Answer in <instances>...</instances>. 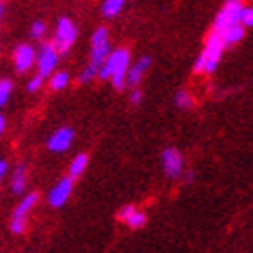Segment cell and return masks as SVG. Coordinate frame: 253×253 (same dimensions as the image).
<instances>
[{
  "label": "cell",
  "mask_w": 253,
  "mask_h": 253,
  "mask_svg": "<svg viewBox=\"0 0 253 253\" xmlns=\"http://www.w3.org/2000/svg\"><path fill=\"white\" fill-rule=\"evenodd\" d=\"M128 58H130V53L126 49H118L112 54H109L105 60V63L100 67L98 71V76L101 80L112 78V84L118 90H122L125 87V76H126V69H128Z\"/></svg>",
  "instance_id": "obj_1"
},
{
  "label": "cell",
  "mask_w": 253,
  "mask_h": 253,
  "mask_svg": "<svg viewBox=\"0 0 253 253\" xmlns=\"http://www.w3.org/2000/svg\"><path fill=\"white\" fill-rule=\"evenodd\" d=\"M241 11H243L241 0H226V4L222 5L221 13L215 18V33H222L228 27L237 26L241 20Z\"/></svg>",
  "instance_id": "obj_2"
},
{
  "label": "cell",
  "mask_w": 253,
  "mask_h": 253,
  "mask_svg": "<svg viewBox=\"0 0 253 253\" xmlns=\"http://www.w3.org/2000/svg\"><path fill=\"white\" fill-rule=\"evenodd\" d=\"M107 56H109V35H107V29L100 27L92 37V56H90L89 67L98 73Z\"/></svg>",
  "instance_id": "obj_3"
},
{
  "label": "cell",
  "mask_w": 253,
  "mask_h": 253,
  "mask_svg": "<svg viewBox=\"0 0 253 253\" xmlns=\"http://www.w3.org/2000/svg\"><path fill=\"white\" fill-rule=\"evenodd\" d=\"M222 49H224V43H222V38L219 33H211L208 37V43H206L205 53L201 54L205 58V73H213L217 67V63L221 60Z\"/></svg>",
  "instance_id": "obj_4"
},
{
  "label": "cell",
  "mask_w": 253,
  "mask_h": 253,
  "mask_svg": "<svg viewBox=\"0 0 253 253\" xmlns=\"http://www.w3.org/2000/svg\"><path fill=\"white\" fill-rule=\"evenodd\" d=\"M76 40V27L73 26V22L69 18H60L58 22V29H56V37H54V49L56 53L63 54L67 53L71 45Z\"/></svg>",
  "instance_id": "obj_5"
},
{
  "label": "cell",
  "mask_w": 253,
  "mask_h": 253,
  "mask_svg": "<svg viewBox=\"0 0 253 253\" xmlns=\"http://www.w3.org/2000/svg\"><path fill=\"white\" fill-rule=\"evenodd\" d=\"M38 203V194H29L26 195L18 208L15 210L13 217H11V230L15 233H24L27 224V213L31 211V208Z\"/></svg>",
  "instance_id": "obj_6"
},
{
  "label": "cell",
  "mask_w": 253,
  "mask_h": 253,
  "mask_svg": "<svg viewBox=\"0 0 253 253\" xmlns=\"http://www.w3.org/2000/svg\"><path fill=\"white\" fill-rule=\"evenodd\" d=\"M163 167L169 177H179L183 170V158L175 148H167L163 152Z\"/></svg>",
  "instance_id": "obj_7"
},
{
  "label": "cell",
  "mask_w": 253,
  "mask_h": 253,
  "mask_svg": "<svg viewBox=\"0 0 253 253\" xmlns=\"http://www.w3.org/2000/svg\"><path fill=\"white\" fill-rule=\"evenodd\" d=\"M56 58H58V53L54 49L53 43H45L40 51V56H38V69H40V76H47L51 71L56 65Z\"/></svg>",
  "instance_id": "obj_8"
},
{
  "label": "cell",
  "mask_w": 253,
  "mask_h": 253,
  "mask_svg": "<svg viewBox=\"0 0 253 253\" xmlns=\"http://www.w3.org/2000/svg\"><path fill=\"white\" fill-rule=\"evenodd\" d=\"M71 190H73V179L71 177H65V179H60V183L51 190L49 194V203L54 206V208H60V206L65 205V201L69 199L71 195Z\"/></svg>",
  "instance_id": "obj_9"
},
{
  "label": "cell",
  "mask_w": 253,
  "mask_h": 253,
  "mask_svg": "<svg viewBox=\"0 0 253 253\" xmlns=\"http://www.w3.org/2000/svg\"><path fill=\"white\" fill-rule=\"evenodd\" d=\"M74 137V132L71 130V128H60V130H56L51 136V139H49L47 147L49 150H53V152H63V150H67L69 147H71V141H73Z\"/></svg>",
  "instance_id": "obj_10"
},
{
  "label": "cell",
  "mask_w": 253,
  "mask_h": 253,
  "mask_svg": "<svg viewBox=\"0 0 253 253\" xmlns=\"http://www.w3.org/2000/svg\"><path fill=\"white\" fill-rule=\"evenodd\" d=\"M33 62H35V51H33L31 45H26L22 43L18 45L15 51V65L20 73H26L27 69L31 67Z\"/></svg>",
  "instance_id": "obj_11"
},
{
  "label": "cell",
  "mask_w": 253,
  "mask_h": 253,
  "mask_svg": "<svg viewBox=\"0 0 253 253\" xmlns=\"http://www.w3.org/2000/svg\"><path fill=\"white\" fill-rule=\"evenodd\" d=\"M148 65H150V58H148V56H145V58L139 60V62H137L136 65L128 71V74L125 76V85H130V87H134V85L139 84V80H141L143 73L148 69Z\"/></svg>",
  "instance_id": "obj_12"
},
{
  "label": "cell",
  "mask_w": 253,
  "mask_h": 253,
  "mask_svg": "<svg viewBox=\"0 0 253 253\" xmlns=\"http://www.w3.org/2000/svg\"><path fill=\"white\" fill-rule=\"evenodd\" d=\"M219 35H221V38H222V43L230 47V45H233V43H237L243 40L244 27L237 24V26H232V27H228V29H224V31L219 33Z\"/></svg>",
  "instance_id": "obj_13"
},
{
  "label": "cell",
  "mask_w": 253,
  "mask_h": 253,
  "mask_svg": "<svg viewBox=\"0 0 253 253\" xmlns=\"http://www.w3.org/2000/svg\"><path fill=\"white\" fill-rule=\"evenodd\" d=\"M87 163H89V158H87L85 154L76 156L74 161H73V165H71V179H76V177H80V175L84 174Z\"/></svg>",
  "instance_id": "obj_14"
},
{
  "label": "cell",
  "mask_w": 253,
  "mask_h": 253,
  "mask_svg": "<svg viewBox=\"0 0 253 253\" xmlns=\"http://www.w3.org/2000/svg\"><path fill=\"white\" fill-rule=\"evenodd\" d=\"M15 194H22L24 188H26V167H18L15 170V175H13V185H11Z\"/></svg>",
  "instance_id": "obj_15"
},
{
  "label": "cell",
  "mask_w": 253,
  "mask_h": 253,
  "mask_svg": "<svg viewBox=\"0 0 253 253\" xmlns=\"http://www.w3.org/2000/svg\"><path fill=\"white\" fill-rule=\"evenodd\" d=\"M123 4H125V0H105V2H103V7H101V11H103V15L111 18V16L118 15V13L122 11Z\"/></svg>",
  "instance_id": "obj_16"
},
{
  "label": "cell",
  "mask_w": 253,
  "mask_h": 253,
  "mask_svg": "<svg viewBox=\"0 0 253 253\" xmlns=\"http://www.w3.org/2000/svg\"><path fill=\"white\" fill-rule=\"evenodd\" d=\"M125 222L128 224L130 228H141L145 222H147V217H145V213H141V211H134L132 215H128L125 219Z\"/></svg>",
  "instance_id": "obj_17"
},
{
  "label": "cell",
  "mask_w": 253,
  "mask_h": 253,
  "mask_svg": "<svg viewBox=\"0 0 253 253\" xmlns=\"http://www.w3.org/2000/svg\"><path fill=\"white\" fill-rule=\"evenodd\" d=\"M67 84H69V74L67 73H58V74H54L53 80H51V89L60 90V89H63Z\"/></svg>",
  "instance_id": "obj_18"
},
{
  "label": "cell",
  "mask_w": 253,
  "mask_h": 253,
  "mask_svg": "<svg viewBox=\"0 0 253 253\" xmlns=\"http://www.w3.org/2000/svg\"><path fill=\"white\" fill-rule=\"evenodd\" d=\"M175 105L183 107V109L192 107V96H190L186 90H179V92L175 94Z\"/></svg>",
  "instance_id": "obj_19"
},
{
  "label": "cell",
  "mask_w": 253,
  "mask_h": 253,
  "mask_svg": "<svg viewBox=\"0 0 253 253\" xmlns=\"http://www.w3.org/2000/svg\"><path fill=\"white\" fill-rule=\"evenodd\" d=\"M11 82L9 80H2L0 82V107L4 105L5 101H7V98H9V94H11Z\"/></svg>",
  "instance_id": "obj_20"
},
{
  "label": "cell",
  "mask_w": 253,
  "mask_h": 253,
  "mask_svg": "<svg viewBox=\"0 0 253 253\" xmlns=\"http://www.w3.org/2000/svg\"><path fill=\"white\" fill-rule=\"evenodd\" d=\"M241 20H243V24L246 27H252V24H253V9L252 7H243V11H241Z\"/></svg>",
  "instance_id": "obj_21"
},
{
  "label": "cell",
  "mask_w": 253,
  "mask_h": 253,
  "mask_svg": "<svg viewBox=\"0 0 253 253\" xmlns=\"http://www.w3.org/2000/svg\"><path fill=\"white\" fill-rule=\"evenodd\" d=\"M43 33H45V24L43 22H35L31 27V37L33 38H42L43 37Z\"/></svg>",
  "instance_id": "obj_22"
},
{
  "label": "cell",
  "mask_w": 253,
  "mask_h": 253,
  "mask_svg": "<svg viewBox=\"0 0 253 253\" xmlns=\"http://www.w3.org/2000/svg\"><path fill=\"white\" fill-rule=\"evenodd\" d=\"M42 82H43V76H40V74H37L35 78L29 82V90L31 92H35V90H38L40 89V85H42Z\"/></svg>",
  "instance_id": "obj_23"
},
{
  "label": "cell",
  "mask_w": 253,
  "mask_h": 253,
  "mask_svg": "<svg viewBox=\"0 0 253 253\" xmlns=\"http://www.w3.org/2000/svg\"><path fill=\"white\" fill-rule=\"evenodd\" d=\"M94 74H96V71L94 69H90V67H87L84 71V74H82V76H80V82H82V84H85V82H89V80H92L94 78Z\"/></svg>",
  "instance_id": "obj_24"
},
{
  "label": "cell",
  "mask_w": 253,
  "mask_h": 253,
  "mask_svg": "<svg viewBox=\"0 0 253 253\" xmlns=\"http://www.w3.org/2000/svg\"><path fill=\"white\" fill-rule=\"evenodd\" d=\"M134 211H136V208H134V206H130V205H128V206H125V208H123L122 211H120V217H122L123 221H125L126 217H128V215H132V213H134Z\"/></svg>",
  "instance_id": "obj_25"
},
{
  "label": "cell",
  "mask_w": 253,
  "mask_h": 253,
  "mask_svg": "<svg viewBox=\"0 0 253 253\" xmlns=\"http://www.w3.org/2000/svg\"><path fill=\"white\" fill-rule=\"evenodd\" d=\"M194 69H195V73H205V58H203V56H199V58H197Z\"/></svg>",
  "instance_id": "obj_26"
},
{
  "label": "cell",
  "mask_w": 253,
  "mask_h": 253,
  "mask_svg": "<svg viewBox=\"0 0 253 253\" xmlns=\"http://www.w3.org/2000/svg\"><path fill=\"white\" fill-rule=\"evenodd\" d=\"M141 90H134V92H132L130 94V101L132 103H134V105H137V103H139V101H141Z\"/></svg>",
  "instance_id": "obj_27"
},
{
  "label": "cell",
  "mask_w": 253,
  "mask_h": 253,
  "mask_svg": "<svg viewBox=\"0 0 253 253\" xmlns=\"http://www.w3.org/2000/svg\"><path fill=\"white\" fill-rule=\"evenodd\" d=\"M5 170H7V165H5L4 161H0V179H2V177H4Z\"/></svg>",
  "instance_id": "obj_28"
},
{
  "label": "cell",
  "mask_w": 253,
  "mask_h": 253,
  "mask_svg": "<svg viewBox=\"0 0 253 253\" xmlns=\"http://www.w3.org/2000/svg\"><path fill=\"white\" fill-rule=\"evenodd\" d=\"M4 126H5V122H4V118L0 116V134H2V130H4Z\"/></svg>",
  "instance_id": "obj_29"
},
{
  "label": "cell",
  "mask_w": 253,
  "mask_h": 253,
  "mask_svg": "<svg viewBox=\"0 0 253 253\" xmlns=\"http://www.w3.org/2000/svg\"><path fill=\"white\" fill-rule=\"evenodd\" d=\"M192 177H194V174H192V172H186V174H185V181H192Z\"/></svg>",
  "instance_id": "obj_30"
},
{
  "label": "cell",
  "mask_w": 253,
  "mask_h": 253,
  "mask_svg": "<svg viewBox=\"0 0 253 253\" xmlns=\"http://www.w3.org/2000/svg\"><path fill=\"white\" fill-rule=\"evenodd\" d=\"M2 13H4V9H2V5H0V18H2Z\"/></svg>",
  "instance_id": "obj_31"
}]
</instances>
